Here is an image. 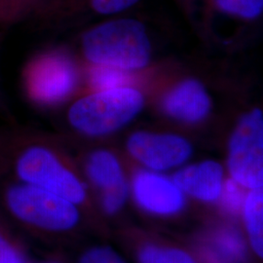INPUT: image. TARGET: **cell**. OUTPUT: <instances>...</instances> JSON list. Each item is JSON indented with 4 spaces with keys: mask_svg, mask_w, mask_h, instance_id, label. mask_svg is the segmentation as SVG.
I'll return each instance as SVG.
<instances>
[{
    "mask_svg": "<svg viewBox=\"0 0 263 263\" xmlns=\"http://www.w3.org/2000/svg\"><path fill=\"white\" fill-rule=\"evenodd\" d=\"M122 69L95 66L90 71V82L96 90H108L127 86L129 77Z\"/></svg>",
    "mask_w": 263,
    "mask_h": 263,
    "instance_id": "obj_15",
    "label": "cell"
},
{
    "mask_svg": "<svg viewBox=\"0 0 263 263\" xmlns=\"http://www.w3.org/2000/svg\"><path fill=\"white\" fill-rule=\"evenodd\" d=\"M85 59L94 66L135 70L147 66L151 41L141 21L131 18L106 21L82 34Z\"/></svg>",
    "mask_w": 263,
    "mask_h": 263,
    "instance_id": "obj_1",
    "label": "cell"
},
{
    "mask_svg": "<svg viewBox=\"0 0 263 263\" xmlns=\"http://www.w3.org/2000/svg\"><path fill=\"white\" fill-rule=\"evenodd\" d=\"M45 263H58V262H55V261H49V262H45Z\"/></svg>",
    "mask_w": 263,
    "mask_h": 263,
    "instance_id": "obj_23",
    "label": "cell"
},
{
    "mask_svg": "<svg viewBox=\"0 0 263 263\" xmlns=\"http://www.w3.org/2000/svg\"><path fill=\"white\" fill-rule=\"evenodd\" d=\"M4 204L20 222L48 232L72 230L80 221L78 205L41 188L16 181L4 191Z\"/></svg>",
    "mask_w": 263,
    "mask_h": 263,
    "instance_id": "obj_4",
    "label": "cell"
},
{
    "mask_svg": "<svg viewBox=\"0 0 263 263\" xmlns=\"http://www.w3.org/2000/svg\"><path fill=\"white\" fill-rule=\"evenodd\" d=\"M33 0H0V28H10L30 15Z\"/></svg>",
    "mask_w": 263,
    "mask_h": 263,
    "instance_id": "obj_17",
    "label": "cell"
},
{
    "mask_svg": "<svg viewBox=\"0 0 263 263\" xmlns=\"http://www.w3.org/2000/svg\"><path fill=\"white\" fill-rule=\"evenodd\" d=\"M143 104L142 94L131 87L102 90L76 101L68 109L67 119L73 129L85 136L101 137L127 125Z\"/></svg>",
    "mask_w": 263,
    "mask_h": 263,
    "instance_id": "obj_3",
    "label": "cell"
},
{
    "mask_svg": "<svg viewBox=\"0 0 263 263\" xmlns=\"http://www.w3.org/2000/svg\"><path fill=\"white\" fill-rule=\"evenodd\" d=\"M0 263H28L24 254L1 230H0Z\"/></svg>",
    "mask_w": 263,
    "mask_h": 263,
    "instance_id": "obj_21",
    "label": "cell"
},
{
    "mask_svg": "<svg viewBox=\"0 0 263 263\" xmlns=\"http://www.w3.org/2000/svg\"><path fill=\"white\" fill-rule=\"evenodd\" d=\"M37 1L38 0H33V1H32V7H31V11H30V15H31V12H32V10H33V8H34L35 4L37 3ZM30 15H29V16H30Z\"/></svg>",
    "mask_w": 263,
    "mask_h": 263,
    "instance_id": "obj_22",
    "label": "cell"
},
{
    "mask_svg": "<svg viewBox=\"0 0 263 263\" xmlns=\"http://www.w3.org/2000/svg\"><path fill=\"white\" fill-rule=\"evenodd\" d=\"M86 174L102 193L104 212L107 215L118 213L127 201L129 187L117 157L105 149L92 152L86 161Z\"/></svg>",
    "mask_w": 263,
    "mask_h": 263,
    "instance_id": "obj_9",
    "label": "cell"
},
{
    "mask_svg": "<svg viewBox=\"0 0 263 263\" xmlns=\"http://www.w3.org/2000/svg\"><path fill=\"white\" fill-rule=\"evenodd\" d=\"M228 169L243 187L256 189L263 184V114L258 108L241 118L228 149Z\"/></svg>",
    "mask_w": 263,
    "mask_h": 263,
    "instance_id": "obj_6",
    "label": "cell"
},
{
    "mask_svg": "<svg viewBox=\"0 0 263 263\" xmlns=\"http://www.w3.org/2000/svg\"><path fill=\"white\" fill-rule=\"evenodd\" d=\"M127 148L135 159L154 172L177 168L192 154V146L184 138L148 132L134 133L127 141Z\"/></svg>",
    "mask_w": 263,
    "mask_h": 263,
    "instance_id": "obj_7",
    "label": "cell"
},
{
    "mask_svg": "<svg viewBox=\"0 0 263 263\" xmlns=\"http://www.w3.org/2000/svg\"><path fill=\"white\" fill-rule=\"evenodd\" d=\"M79 73L76 63L63 52L40 53L23 66L21 82L26 98L37 105L64 102L76 91Z\"/></svg>",
    "mask_w": 263,
    "mask_h": 263,
    "instance_id": "obj_5",
    "label": "cell"
},
{
    "mask_svg": "<svg viewBox=\"0 0 263 263\" xmlns=\"http://www.w3.org/2000/svg\"><path fill=\"white\" fill-rule=\"evenodd\" d=\"M133 195L138 205L155 216H174L185 205L184 193L171 179L158 172L141 170L132 183Z\"/></svg>",
    "mask_w": 263,
    "mask_h": 263,
    "instance_id": "obj_8",
    "label": "cell"
},
{
    "mask_svg": "<svg viewBox=\"0 0 263 263\" xmlns=\"http://www.w3.org/2000/svg\"><path fill=\"white\" fill-rule=\"evenodd\" d=\"M245 224L249 240L254 253L263 255V193L262 187L251 189L243 205Z\"/></svg>",
    "mask_w": 263,
    "mask_h": 263,
    "instance_id": "obj_12",
    "label": "cell"
},
{
    "mask_svg": "<svg viewBox=\"0 0 263 263\" xmlns=\"http://www.w3.org/2000/svg\"><path fill=\"white\" fill-rule=\"evenodd\" d=\"M215 247L216 251L210 255L213 263H223V260L237 261L244 257V240L233 229L220 230L215 238Z\"/></svg>",
    "mask_w": 263,
    "mask_h": 263,
    "instance_id": "obj_13",
    "label": "cell"
},
{
    "mask_svg": "<svg viewBox=\"0 0 263 263\" xmlns=\"http://www.w3.org/2000/svg\"><path fill=\"white\" fill-rule=\"evenodd\" d=\"M15 144L11 166L17 181L52 192L78 206L84 203V182L55 151L39 141H27L24 135Z\"/></svg>",
    "mask_w": 263,
    "mask_h": 263,
    "instance_id": "obj_2",
    "label": "cell"
},
{
    "mask_svg": "<svg viewBox=\"0 0 263 263\" xmlns=\"http://www.w3.org/2000/svg\"><path fill=\"white\" fill-rule=\"evenodd\" d=\"M220 202L222 207L227 212L233 215H238L244 205L245 192L244 187L236 182L233 179L226 180L222 184V189L220 193Z\"/></svg>",
    "mask_w": 263,
    "mask_h": 263,
    "instance_id": "obj_18",
    "label": "cell"
},
{
    "mask_svg": "<svg viewBox=\"0 0 263 263\" xmlns=\"http://www.w3.org/2000/svg\"><path fill=\"white\" fill-rule=\"evenodd\" d=\"M163 106L167 114L177 120L196 123L210 113L212 102L203 85L197 80L188 79L166 96Z\"/></svg>",
    "mask_w": 263,
    "mask_h": 263,
    "instance_id": "obj_11",
    "label": "cell"
},
{
    "mask_svg": "<svg viewBox=\"0 0 263 263\" xmlns=\"http://www.w3.org/2000/svg\"><path fill=\"white\" fill-rule=\"evenodd\" d=\"M221 12L241 19L258 18L263 11V0H213Z\"/></svg>",
    "mask_w": 263,
    "mask_h": 263,
    "instance_id": "obj_16",
    "label": "cell"
},
{
    "mask_svg": "<svg viewBox=\"0 0 263 263\" xmlns=\"http://www.w3.org/2000/svg\"><path fill=\"white\" fill-rule=\"evenodd\" d=\"M78 263H127L121 255L110 247L100 246L87 250L80 256Z\"/></svg>",
    "mask_w": 263,
    "mask_h": 263,
    "instance_id": "obj_19",
    "label": "cell"
},
{
    "mask_svg": "<svg viewBox=\"0 0 263 263\" xmlns=\"http://www.w3.org/2000/svg\"><path fill=\"white\" fill-rule=\"evenodd\" d=\"M173 181L191 197L203 202H215L221 193L223 169L216 161H203L178 171Z\"/></svg>",
    "mask_w": 263,
    "mask_h": 263,
    "instance_id": "obj_10",
    "label": "cell"
},
{
    "mask_svg": "<svg viewBox=\"0 0 263 263\" xmlns=\"http://www.w3.org/2000/svg\"><path fill=\"white\" fill-rule=\"evenodd\" d=\"M138 257L140 263H196L190 254L180 249L152 244L143 246Z\"/></svg>",
    "mask_w": 263,
    "mask_h": 263,
    "instance_id": "obj_14",
    "label": "cell"
},
{
    "mask_svg": "<svg viewBox=\"0 0 263 263\" xmlns=\"http://www.w3.org/2000/svg\"><path fill=\"white\" fill-rule=\"evenodd\" d=\"M141 0H89V6L96 14L110 16L130 9Z\"/></svg>",
    "mask_w": 263,
    "mask_h": 263,
    "instance_id": "obj_20",
    "label": "cell"
}]
</instances>
